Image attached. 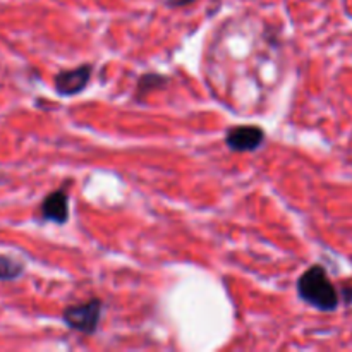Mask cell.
Wrapping results in <instances>:
<instances>
[{"instance_id":"6da1fadb","label":"cell","mask_w":352,"mask_h":352,"mask_svg":"<svg viewBox=\"0 0 352 352\" xmlns=\"http://www.w3.org/2000/svg\"><path fill=\"white\" fill-rule=\"evenodd\" d=\"M299 298L309 306L323 313H332L339 308L340 294L327 275L322 265H313L298 280Z\"/></svg>"},{"instance_id":"7a4b0ae2","label":"cell","mask_w":352,"mask_h":352,"mask_svg":"<svg viewBox=\"0 0 352 352\" xmlns=\"http://www.w3.org/2000/svg\"><path fill=\"white\" fill-rule=\"evenodd\" d=\"M100 318H102V301L100 299H91L85 305L69 306L64 311V322L72 330H78L81 333L95 332Z\"/></svg>"},{"instance_id":"3957f363","label":"cell","mask_w":352,"mask_h":352,"mask_svg":"<svg viewBox=\"0 0 352 352\" xmlns=\"http://www.w3.org/2000/svg\"><path fill=\"white\" fill-rule=\"evenodd\" d=\"M226 141L234 151H254L265 141V133L256 126H237L227 133Z\"/></svg>"},{"instance_id":"277c9868","label":"cell","mask_w":352,"mask_h":352,"mask_svg":"<svg viewBox=\"0 0 352 352\" xmlns=\"http://www.w3.org/2000/svg\"><path fill=\"white\" fill-rule=\"evenodd\" d=\"M91 78V65H81V67L62 71L55 76V89L60 95L72 96L81 93L88 86Z\"/></svg>"},{"instance_id":"5b68a950","label":"cell","mask_w":352,"mask_h":352,"mask_svg":"<svg viewBox=\"0 0 352 352\" xmlns=\"http://www.w3.org/2000/svg\"><path fill=\"white\" fill-rule=\"evenodd\" d=\"M41 217L55 223H65L69 219V201L64 189L52 192L41 205Z\"/></svg>"},{"instance_id":"8992f818","label":"cell","mask_w":352,"mask_h":352,"mask_svg":"<svg viewBox=\"0 0 352 352\" xmlns=\"http://www.w3.org/2000/svg\"><path fill=\"white\" fill-rule=\"evenodd\" d=\"M24 267L12 258L0 256V280H14L23 274Z\"/></svg>"},{"instance_id":"52a82bcc","label":"cell","mask_w":352,"mask_h":352,"mask_svg":"<svg viewBox=\"0 0 352 352\" xmlns=\"http://www.w3.org/2000/svg\"><path fill=\"white\" fill-rule=\"evenodd\" d=\"M340 298H344V301L347 302V305H352V287H347L342 291V296Z\"/></svg>"},{"instance_id":"ba28073f","label":"cell","mask_w":352,"mask_h":352,"mask_svg":"<svg viewBox=\"0 0 352 352\" xmlns=\"http://www.w3.org/2000/svg\"><path fill=\"white\" fill-rule=\"evenodd\" d=\"M191 2H195V0H168V6L181 7V6H188V3Z\"/></svg>"}]
</instances>
